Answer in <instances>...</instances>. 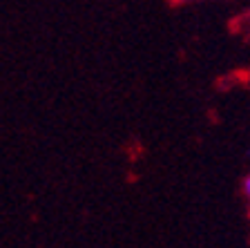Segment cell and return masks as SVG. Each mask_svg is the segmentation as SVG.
<instances>
[{"label":"cell","instance_id":"obj_1","mask_svg":"<svg viewBox=\"0 0 250 248\" xmlns=\"http://www.w3.org/2000/svg\"><path fill=\"white\" fill-rule=\"evenodd\" d=\"M244 195L250 199V177H246L244 179Z\"/></svg>","mask_w":250,"mask_h":248},{"label":"cell","instance_id":"obj_2","mask_svg":"<svg viewBox=\"0 0 250 248\" xmlns=\"http://www.w3.org/2000/svg\"><path fill=\"white\" fill-rule=\"evenodd\" d=\"M177 2H186V0H177Z\"/></svg>","mask_w":250,"mask_h":248}]
</instances>
